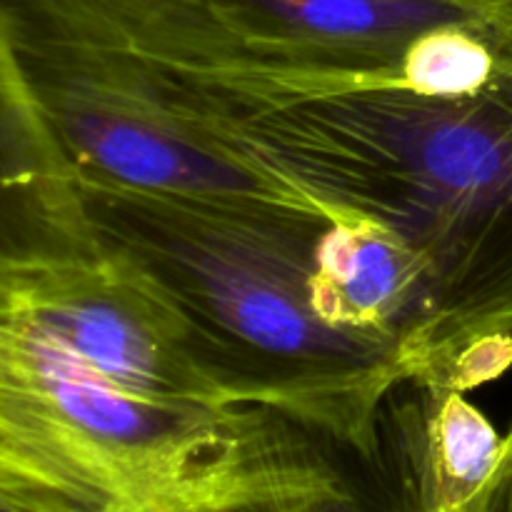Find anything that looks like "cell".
Wrapping results in <instances>:
<instances>
[{
  "mask_svg": "<svg viewBox=\"0 0 512 512\" xmlns=\"http://www.w3.org/2000/svg\"><path fill=\"white\" fill-rule=\"evenodd\" d=\"M98 253L143 275L185 320L200 365L373 468L385 400L410 373L388 348L330 328L313 303L328 220L240 215L75 178Z\"/></svg>",
  "mask_w": 512,
  "mask_h": 512,
  "instance_id": "cell-1",
  "label": "cell"
},
{
  "mask_svg": "<svg viewBox=\"0 0 512 512\" xmlns=\"http://www.w3.org/2000/svg\"><path fill=\"white\" fill-rule=\"evenodd\" d=\"M0 423L103 512H270L345 480L315 435L273 410L123 388L35 320L3 275Z\"/></svg>",
  "mask_w": 512,
  "mask_h": 512,
  "instance_id": "cell-2",
  "label": "cell"
},
{
  "mask_svg": "<svg viewBox=\"0 0 512 512\" xmlns=\"http://www.w3.org/2000/svg\"><path fill=\"white\" fill-rule=\"evenodd\" d=\"M13 50L75 178L240 215L330 220L308 200L195 143L118 80L45 50Z\"/></svg>",
  "mask_w": 512,
  "mask_h": 512,
  "instance_id": "cell-3",
  "label": "cell"
},
{
  "mask_svg": "<svg viewBox=\"0 0 512 512\" xmlns=\"http://www.w3.org/2000/svg\"><path fill=\"white\" fill-rule=\"evenodd\" d=\"M198 20L175 65L288 70L400 65L418 35L498 15L463 0H198Z\"/></svg>",
  "mask_w": 512,
  "mask_h": 512,
  "instance_id": "cell-4",
  "label": "cell"
},
{
  "mask_svg": "<svg viewBox=\"0 0 512 512\" xmlns=\"http://www.w3.org/2000/svg\"><path fill=\"white\" fill-rule=\"evenodd\" d=\"M508 435L455 388L398 385L378 420L373 468L388 480L383 512H485L503 473Z\"/></svg>",
  "mask_w": 512,
  "mask_h": 512,
  "instance_id": "cell-5",
  "label": "cell"
},
{
  "mask_svg": "<svg viewBox=\"0 0 512 512\" xmlns=\"http://www.w3.org/2000/svg\"><path fill=\"white\" fill-rule=\"evenodd\" d=\"M93 255L75 175L40 115L0 15V270Z\"/></svg>",
  "mask_w": 512,
  "mask_h": 512,
  "instance_id": "cell-6",
  "label": "cell"
},
{
  "mask_svg": "<svg viewBox=\"0 0 512 512\" xmlns=\"http://www.w3.org/2000/svg\"><path fill=\"white\" fill-rule=\"evenodd\" d=\"M0 512H103L48 455L0 423Z\"/></svg>",
  "mask_w": 512,
  "mask_h": 512,
  "instance_id": "cell-7",
  "label": "cell"
},
{
  "mask_svg": "<svg viewBox=\"0 0 512 512\" xmlns=\"http://www.w3.org/2000/svg\"><path fill=\"white\" fill-rule=\"evenodd\" d=\"M270 512H378L370 508L355 488H350L345 480H340L333 488L318 490V493L308 495V498H300L295 503L283 505L278 510Z\"/></svg>",
  "mask_w": 512,
  "mask_h": 512,
  "instance_id": "cell-8",
  "label": "cell"
},
{
  "mask_svg": "<svg viewBox=\"0 0 512 512\" xmlns=\"http://www.w3.org/2000/svg\"><path fill=\"white\" fill-rule=\"evenodd\" d=\"M485 512H512V428L508 430V455H505L503 473Z\"/></svg>",
  "mask_w": 512,
  "mask_h": 512,
  "instance_id": "cell-9",
  "label": "cell"
},
{
  "mask_svg": "<svg viewBox=\"0 0 512 512\" xmlns=\"http://www.w3.org/2000/svg\"><path fill=\"white\" fill-rule=\"evenodd\" d=\"M498 25H500V30H503L505 38L512 40V0H508V3H505L503 8H500Z\"/></svg>",
  "mask_w": 512,
  "mask_h": 512,
  "instance_id": "cell-10",
  "label": "cell"
},
{
  "mask_svg": "<svg viewBox=\"0 0 512 512\" xmlns=\"http://www.w3.org/2000/svg\"><path fill=\"white\" fill-rule=\"evenodd\" d=\"M463 3L478 5V8H483V10H490V13H495V15H498V13H500V8H503V5L508 3V0H463Z\"/></svg>",
  "mask_w": 512,
  "mask_h": 512,
  "instance_id": "cell-11",
  "label": "cell"
}]
</instances>
